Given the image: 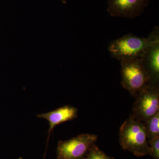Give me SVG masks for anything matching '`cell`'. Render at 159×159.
Returning a JSON list of instances; mask_svg holds the SVG:
<instances>
[{
  "label": "cell",
  "instance_id": "obj_7",
  "mask_svg": "<svg viewBox=\"0 0 159 159\" xmlns=\"http://www.w3.org/2000/svg\"><path fill=\"white\" fill-rule=\"evenodd\" d=\"M150 0H108L107 11L114 17L134 19L144 12Z\"/></svg>",
  "mask_w": 159,
  "mask_h": 159
},
{
  "label": "cell",
  "instance_id": "obj_8",
  "mask_svg": "<svg viewBox=\"0 0 159 159\" xmlns=\"http://www.w3.org/2000/svg\"><path fill=\"white\" fill-rule=\"evenodd\" d=\"M78 110L76 107L70 105L64 106L46 113L39 114L37 117L47 119L49 123L48 141L51 132L56 125L67 121H71L77 117Z\"/></svg>",
  "mask_w": 159,
  "mask_h": 159
},
{
  "label": "cell",
  "instance_id": "obj_12",
  "mask_svg": "<svg viewBox=\"0 0 159 159\" xmlns=\"http://www.w3.org/2000/svg\"><path fill=\"white\" fill-rule=\"evenodd\" d=\"M19 159H22V158H21V157H20V158H19Z\"/></svg>",
  "mask_w": 159,
  "mask_h": 159
},
{
  "label": "cell",
  "instance_id": "obj_3",
  "mask_svg": "<svg viewBox=\"0 0 159 159\" xmlns=\"http://www.w3.org/2000/svg\"><path fill=\"white\" fill-rule=\"evenodd\" d=\"M130 116L142 122H145L159 111V84L148 83L139 91Z\"/></svg>",
  "mask_w": 159,
  "mask_h": 159
},
{
  "label": "cell",
  "instance_id": "obj_6",
  "mask_svg": "<svg viewBox=\"0 0 159 159\" xmlns=\"http://www.w3.org/2000/svg\"><path fill=\"white\" fill-rule=\"evenodd\" d=\"M148 37L150 43L142 61L151 83L159 84V28L156 26Z\"/></svg>",
  "mask_w": 159,
  "mask_h": 159
},
{
  "label": "cell",
  "instance_id": "obj_1",
  "mask_svg": "<svg viewBox=\"0 0 159 159\" xmlns=\"http://www.w3.org/2000/svg\"><path fill=\"white\" fill-rule=\"evenodd\" d=\"M119 134V143L123 150L137 157L149 155L150 147L144 122L130 116L121 125Z\"/></svg>",
  "mask_w": 159,
  "mask_h": 159
},
{
  "label": "cell",
  "instance_id": "obj_5",
  "mask_svg": "<svg viewBox=\"0 0 159 159\" xmlns=\"http://www.w3.org/2000/svg\"><path fill=\"white\" fill-rule=\"evenodd\" d=\"M97 139L96 135L86 134L67 141H59L57 159H84Z\"/></svg>",
  "mask_w": 159,
  "mask_h": 159
},
{
  "label": "cell",
  "instance_id": "obj_11",
  "mask_svg": "<svg viewBox=\"0 0 159 159\" xmlns=\"http://www.w3.org/2000/svg\"><path fill=\"white\" fill-rule=\"evenodd\" d=\"M148 143L150 147L149 156L155 159H159V137L148 140Z\"/></svg>",
  "mask_w": 159,
  "mask_h": 159
},
{
  "label": "cell",
  "instance_id": "obj_4",
  "mask_svg": "<svg viewBox=\"0 0 159 159\" xmlns=\"http://www.w3.org/2000/svg\"><path fill=\"white\" fill-rule=\"evenodd\" d=\"M121 84L134 97L149 82L142 58L121 61Z\"/></svg>",
  "mask_w": 159,
  "mask_h": 159
},
{
  "label": "cell",
  "instance_id": "obj_9",
  "mask_svg": "<svg viewBox=\"0 0 159 159\" xmlns=\"http://www.w3.org/2000/svg\"><path fill=\"white\" fill-rule=\"evenodd\" d=\"M144 123L148 140L159 137V111Z\"/></svg>",
  "mask_w": 159,
  "mask_h": 159
},
{
  "label": "cell",
  "instance_id": "obj_10",
  "mask_svg": "<svg viewBox=\"0 0 159 159\" xmlns=\"http://www.w3.org/2000/svg\"><path fill=\"white\" fill-rule=\"evenodd\" d=\"M84 159H115L107 155L94 144Z\"/></svg>",
  "mask_w": 159,
  "mask_h": 159
},
{
  "label": "cell",
  "instance_id": "obj_2",
  "mask_svg": "<svg viewBox=\"0 0 159 159\" xmlns=\"http://www.w3.org/2000/svg\"><path fill=\"white\" fill-rule=\"evenodd\" d=\"M149 37L126 34L109 44L111 56L120 61L142 58L150 43Z\"/></svg>",
  "mask_w": 159,
  "mask_h": 159
}]
</instances>
